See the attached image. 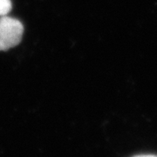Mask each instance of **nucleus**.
Listing matches in <instances>:
<instances>
[{
    "mask_svg": "<svg viewBox=\"0 0 157 157\" xmlns=\"http://www.w3.org/2000/svg\"><path fill=\"white\" fill-rule=\"evenodd\" d=\"M24 25L18 19L9 16L0 17V52L17 46L22 40Z\"/></svg>",
    "mask_w": 157,
    "mask_h": 157,
    "instance_id": "nucleus-1",
    "label": "nucleus"
},
{
    "mask_svg": "<svg viewBox=\"0 0 157 157\" xmlns=\"http://www.w3.org/2000/svg\"><path fill=\"white\" fill-rule=\"evenodd\" d=\"M12 8L11 0H0V17L6 16L10 13Z\"/></svg>",
    "mask_w": 157,
    "mask_h": 157,
    "instance_id": "nucleus-2",
    "label": "nucleus"
},
{
    "mask_svg": "<svg viewBox=\"0 0 157 157\" xmlns=\"http://www.w3.org/2000/svg\"><path fill=\"white\" fill-rule=\"evenodd\" d=\"M133 157H157V155H135Z\"/></svg>",
    "mask_w": 157,
    "mask_h": 157,
    "instance_id": "nucleus-3",
    "label": "nucleus"
}]
</instances>
